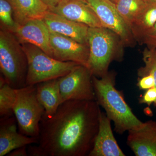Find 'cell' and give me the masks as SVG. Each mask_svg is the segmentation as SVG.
I'll return each instance as SVG.
<instances>
[{
    "mask_svg": "<svg viewBox=\"0 0 156 156\" xmlns=\"http://www.w3.org/2000/svg\"><path fill=\"white\" fill-rule=\"evenodd\" d=\"M100 111L96 101L62 103L53 115L43 116L38 143L29 146L28 156H89L98 132Z\"/></svg>",
    "mask_w": 156,
    "mask_h": 156,
    "instance_id": "1",
    "label": "cell"
},
{
    "mask_svg": "<svg viewBox=\"0 0 156 156\" xmlns=\"http://www.w3.org/2000/svg\"><path fill=\"white\" fill-rule=\"evenodd\" d=\"M115 74L108 72L102 77L92 76L96 101L114 123L115 131L123 134L143 124L126 103L124 95L115 87Z\"/></svg>",
    "mask_w": 156,
    "mask_h": 156,
    "instance_id": "2",
    "label": "cell"
},
{
    "mask_svg": "<svg viewBox=\"0 0 156 156\" xmlns=\"http://www.w3.org/2000/svg\"><path fill=\"white\" fill-rule=\"evenodd\" d=\"M28 64L20 43L14 34L1 29L0 31V69L1 74L12 88L26 86Z\"/></svg>",
    "mask_w": 156,
    "mask_h": 156,
    "instance_id": "3",
    "label": "cell"
},
{
    "mask_svg": "<svg viewBox=\"0 0 156 156\" xmlns=\"http://www.w3.org/2000/svg\"><path fill=\"white\" fill-rule=\"evenodd\" d=\"M20 44L28 64L26 86L61 77L79 65L73 62L57 60L31 44Z\"/></svg>",
    "mask_w": 156,
    "mask_h": 156,
    "instance_id": "4",
    "label": "cell"
},
{
    "mask_svg": "<svg viewBox=\"0 0 156 156\" xmlns=\"http://www.w3.org/2000/svg\"><path fill=\"white\" fill-rule=\"evenodd\" d=\"M118 37L116 34L105 27H89V53L87 67L92 76L102 77L108 72L111 62L119 58L116 50Z\"/></svg>",
    "mask_w": 156,
    "mask_h": 156,
    "instance_id": "5",
    "label": "cell"
},
{
    "mask_svg": "<svg viewBox=\"0 0 156 156\" xmlns=\"http://www.w3.org/2000/svg\"><path fill=\"white\" fill-rule=\"evenodd\" d=\"M16 92L13 113L18 131L26 136L38 138L40 122L45 109L37 98L36 86L30 85L16 89Z\"/></svg>",
    "mask_w": 156,
    "mask_h": 156,
    "instance_id": "6",
    "label": "cell"
},
{
    "mask_svg": "<svg viewBox=\"0 0 156 156\" xmlns=\"http://www.w3.org/2000/svg\"><path fill=\"white\" fill-rule=\"evenodd\" d=\"M92 76L88 68L78 65L58 78L61 104L69 100L96 101Z\"/></svg>",
    "mask_w": 156,
    "mask_h": 156,
    "instance_id": "7",
    "label": "cell"
},
{
    "mask_svg": "<svg viewBox=\"0 0 156 156\" xmlns=\"http://www.w3.org/2000/svg\"><path fill=\"white\" fill-rule=\"evenodd\" d=\"M95 11L101 25L116 34L123 44H133L134 39L130 27L110 0H86Z\"/></svg>",
    "mask_w": 156,
    "mask_h": 156,
    "instance_id": "8",
    "label": "cell"
},
{
    "mask_svg": "<svg viewBox=\"0 0 156 156\" xmlns=\"http://www.w3.org/2000/svg\"><path fill=\"white\" fill-rule=\"evenodd\" d=\"M53 57L63 62H73L87 67L89 58V45L59 34L50 32Z\"/></svg>",
    "mask_w": 156,
    "mask_h": 156,
    "instance_id": "9",
    "label": "cell"
},
{
    "mask_svg": "<svg viewBox=\"0 0 156 156\" xmlns=\"http://www.w3.org/2000/svg\"><path fill=\"white\" fill-rule=\"evenodd\" d=\"M20 44H31L53 57L50 32L41 19H34L18 25L13 33Z\"/></svg>",
    "mask_w": 156,
    "mask_h": 156,
    "instance_id": "10",
    "label": "cell"
},
{
    "mask_svg": "<svg viewBox=\"0 0 156 156\" xmlns=\"http://www.w3.org/2000/svg\"><path fill=\"white\" fill-rule=\"evenodd\" d=\"M50 11L90 27H103L95 11L84 0H60Z\"/></svg>",
    "mask_w": 156,
    "mask_h": 156,
    "instance_id": "11",
    "label": "cell"
},
{
    "mask_svg": "<svg viewBox=\"0 0 156 156\" xmlns=\"http://www.w3.org/2000/svg\"><path fill=\"white\" fill-rule=\"evenodd\" d=\"M127 144L136 156H156V122L150 120L128 131Z\"/></svg>",
    "mask_w": 156,
    "mask_h": 156,
    "instance_id": "12",
    "label": "cell"
},
{
    "mask_svg": "<svg viewBox=\"0 0 156 156\" xmlns=\"http://www.w3.org/2000/svg\"><path fill=\"white\" fill-rule=\"evenodd\" d=\"M14 115L1 117L0 119V156H7L17 148L38 143V137H31L17 131Z\"/></svg>",
    "mask_w": 156,
    "mask_h": 156,
    "instance_id": "13",
    "label": "cell"
},
{
    "mask_svg": "<svg viewBox=\"0 0 156 156\" xmlns=\"http://www.w3.org/2000/svg\"><path fill=\"white\" fill-rule=\"evenodd\" d=\"M42 20L50 33L59 34L88 45L89 27L86 24L69 20L50 11Z\"/></svg>",
    "mask_w": 156,
    "mask_h": 156,
    "instance_id": "14",
    "label": "cell"
},
{
    "mask_svg": "<svg viewBox=\"0 0 156 156\" xmlns=\"http://www.w3.org/2000/svg\"><path fill=\"white\" fill-rule=\"evenodd\" d=\"M111 121L101 110L99 127L94 145L89 156H125L112 130Z\"/></svg>",
    "mask_w": 156,
    "mask_h": 156,
    "instance_id": "15",
    "label": "cell"
},
{
    "mask_svg": "<svg viewBox=\"0 0 156 156\" xmlns=\"http://www.w3.org/2000/svg\"><path fill=\"white\" fill-rule=\"evenodd\" d=\"M12 5L14 19L18 25L31 19H43L50 11L41 0H9Z\"/></svg>",
    "mask_w": 156,
    "mask_h": 156,
    "instance_id": "16",
    "label": "cell"
},
{
    "mask_svg": "<svg viewBox=\"0 0 156 156\" xmlns=\"http://www.w3.org/2000/svg\"><path fill=\"white\" fill-rule=\"evenodd\" d=\"M36 86L38 100L45 109L44 115H53L61 104L58 78L41 82Z\"/></svg>",
    "mask_w": 156,
    "mask_h": 156,
    "instance_id": "17",
    "label": "cell"
},
{
    "mask_svg": "<svg viewBox=\"0 0 156 156\" xmlns=\"http://www.w3.org/2000/svg\"><path fill=\"white\" fill-rule=\"evenodd\" d=\"M156 23V0L146 1L130 26L134 39L140 42L146 33Z\"/></svg>",
    "mask_w": 156,
    "mask_h": 156,
    "instance_id": "18",
    "label": "cell"
},
{
    "mask_svg": "<svg viewBox=\"0 0 156 156\" xmlns=\"http://www.w3.org/2000/svg\"><path fill=\"white\" fill-rule=\"evenodd\" d=\"M16 98V89L12 88L3 78H0V116L13 115Z\"/></svg>",
    "mask_w": 156,
    "mask_h": 156,
    "instance_id": "19",
    "label": "cell"
},
{
    "mask_svg": "<svg viewBox=\"0 0 156 156\" xmlns=\"http://www.w3.org/2000/svg\"><path fill=\"white\" fill-rule=\"evenodd\" d=\"M146 2L145 0H119L115 4L117 11L130 28Z\"/></svg>",
    "mask_w": 156,
    "mask_h": 156,
    "instance_id": "20",
    "label": "cell"
},
{
    "mask_svg": "<svg viewBox=\"0 0 156 156\" xmlns=\"http://www.w3.org/2000/svg\"><path fill=\"white\" fill-rule=\"evenodd\" d=\"M0 20L2 28L14 33L18 27L14 17V12L9 0H0Z\"/></svg>",
    "mask_w": 156,
    "mask_h": 156,
    "instance_id": "21",
    "label": "cell"
},
{
    "mask_svg": "<svg viewBox=\"0 0 156 156\" xmlns=\"http://www.w3.org/2000/svg\"><path fill=\"white\" fill-rule=\"evenodd\" d=\"M143 59L145 65L138 70L139 76H143L147 74L153 76L156 88V49L147 48L143 53Z\"/></svg>",
    "mask_w": 156,
    "mask_h": 156,
    "instance_id": "22",
    "label": "cell"
},
{
    "mask_svg": "<svg viewBox=\"0 0 156 156\" xmlns=\"http://www.w3.org/2000/svg\"><path fill=\"white\" fill-rule=\"evenodd\" d=\"M139 43L145 44L149 49H156V23L146 33Z\"/></svg>",
    "mask_w": 156,
    "mask_h": 156,
    "instance_id": "23",
    "label": "cell"
},
{
    "mask_svg": "<svg viewBox=\"0 0 156 156\" xmlns=\"http://www.w3.org/2000/svg\"><path fill=\"white\" fill-rule=\"evenodd\" d=\"M139 101L140 103L146 104L149 106L154 103L156 106V87H152L147 90L145 93L140 98Z\"/></svg>",
    "mask_w": 156,
    "mask_h": 156,
    "instance_id": "24",
    "label": "cell"
},
{
    "mask_svg": "<svg viewBox=\"0 0 156 156\" xmlns=\"http://www.w3.org/2000/svg\"><path fill=\"white\" fill-rule=\"evenodd\" d=\"M137 87L141 90H147L154 87L155 81L152 75L147 74L141 77L138 80Z\"/></svg>",
    "mask_w": 156,
    "mask_h": 156,
    "instance_id": "25",
    "label": "cell"
},
{
    "mask_svg": "<svg viewBox=\"0 0 156 156\" xmlns=\"http://www.w3.org/2000/svg\"><path fill=\"white\" fill-rule=\"evenodd\" d=\"M8 156H28L27 146L17 148L11 151L7 155Z\"/></svg>",
    "mask_w": 156,
    "mask_h": 156,
    "instance_id": "26",
    "label": "cell"
},
{
    "mask_svg": "<svg viewBox=\"0 0 156 156\" xmlns=\"http://www.w3.org/2000/svg\"><path fill=\"white\" fill-rule=\"evenodd\" d=\"M44 4L49 7L50 10L56 7L60 0H41Z\"/></svg>",
    "mask_w": 156,
    "mask_h": 156,
    "instance_id": "27",
    "label": "cell"
},
{
    "mask_svg": "<svg viewBox=\"0 0 156 156\" xmlns=\"http://www.w3.org/2000/svg\"><path fill=\"white\" fill-rule=\"evenodd\" d=\"M110 1H111L115 5V4L119 2V0H110Z\"/></svg>",
    "mask_w": 156,
    "mask_h": 156,
    "instance_id": "28",
    "label": "cell"
},
{
    "mask_svg": "<svg viewBox=\"0 0 156 156\" xmlns=\"http://www.w3.org/2000/svg\"><path fill=\"white\" fill-rule=\"evenodd\" d=\"M145 1H149V0H145Z\"/></svg>",
    "mask_w": 156,
    "mask_h": 156,
    "instance_id": "29",
    "label": "cell"
},
{
    "mask_svg": "<svg viewBox=\"0 0 156 156\" xmlns=\"http://www.w3.org/2000/svg\"><path fill=\"white\" fill-rule=\"evenodd\" d=\"M84 1H86V0H84Z\"/></svg>",
    "mask_w": 156,
    "mask_h": 156,
    "instance_id": "30",
    "label": "cell"
}]
</instances>
